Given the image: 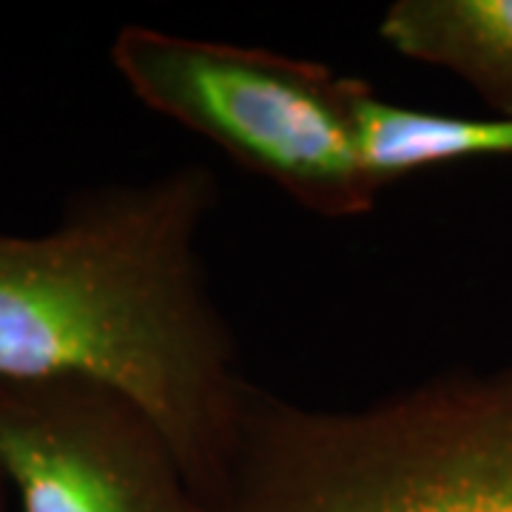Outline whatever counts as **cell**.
Returning <instances> with one entry per match:
<instances>
[{
  "label": "cell",
  "instance_id": "4",
  "mask_svg": "<svg viewBox=\"0 0 512 512\" xmlns=\"http://www.w3.org/2000/svg\"><path fill=\"white\" fill-rule=\"evenodd\" d=\"M0 476L18 512H222L146 410L74 376L0 379Z\"/></svg>",
  "mask_w": 512,
  "mask_h": 512
},
{
  "label": "cell",
  "instance_id": "5",
  "mask_svg": "<svg viewBox=\"0 0 512 512\" xmlns=\"http://www.w3.org/2000/svg\"><path fill=\"white\" fill-rule=\"evenodd\" d=\"M379 37L407 60L456 74L512 117V0H396Z\"/></svg>",
  "mask_w": 512,
  "mask_h": 512
},
{
  "label": "cell",
  "instance_id": "1",
  "mask_svg": "<svg viewBox=\"0 0 512 512\" xmlns=\"http://www.w3.org/2000/svg\"><path fill=\"white\" fill-rule=\"evenodd\" d=\"M200 163L66 197L43 234L0 231V379L74 376L146 410L220 507L254 382L211 293Z\"/></svg>",
  "mask_w": 512,
  "mask_h": 512
},
{
  "label": "cell",
  "instance_id": "6",
  "mask_svg": "<svg viewBox=\"0 0 512 512\" xmlns=\"http://www.w3.org/2000/svg\"><path fill=\"white\" fill-rule=\"evenodd\" d=\"M362 154L370 174L390 183L478 157H512V117H467L407 109L367 89L359 103Z\"/></svg>",
  "mask_w": 512,
  "mask_h": 512
},
{
  "label": "cell",
  "instance_id": "3",
  "mask_svg": "<svg viewBox=\"0 0 512 512\" xmlns=\"http://www.w3.org/2000/svg\"><path fill=\"white\" fill-rule=\"evenodd\" d=\"M109 57L146 109L200 134L316 217L373 211L384 185L362 154L359 103L370 89L362 77L143 23L123 26Z\"/></svg>",
  "mask_w": 512,
  "mask_h": 512
},
{
  "label": "cell",
  "instance_id": "2",
  "mask_svg": "<svg viewBox=\"0 0 512 512\" xmlns=\"http://www.w3.org/2000/svg\"><path fill=\"white\" fill-rule=\"evenodd\" d=\"M222 512H512V359L330 410L251 390Z\"/></svg>",
  "mask_w": 512,
  "mask_h": 512
},
{
  "label": "cell",
  "instance_id": "7",
  "mask_svg": "<svg viewBox=\"0 0 512 512\" xmlns=\"http://www.w3.org/2000/svg\"><path fill=\"white\" fill-rule=\"evenodd\" d=\"M12 507H15L12 490H9V484H6L3 476H0V512H12Z\"/></svg>",
  "mask_w": 512,
  "mask_h": 512
}]
</instances>
